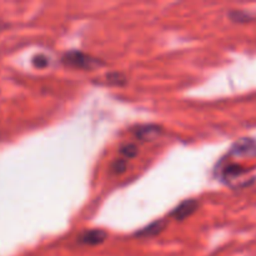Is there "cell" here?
<instances>
[{
  "label": "cell",
  "instance_id": "5b68a950",
  "mask_svg": "<svg viewBox=\"0 0 256 256\" xmlns=\"http://www.w3.org/2000/svg\"><path fill=\"white\" fill-rule=\"evenodd\" d=\"M166 226V222L165 220H156V222H152L148 226L142 228L140 232H138L135 234V236L138 238H152L159 235L160 232H162V230Z\"/></svg>",
  "mask_w": 256,
  "mask_h": 256
},
{
  "label": "cell",
  "instance_id": "277c9868",
  "mask_svg": "<svg viewBox=\"0 0 256 256\" xmlns=\"http://www.w3.org/2000/svg\"><path fill=\"white\" fill-rule=\"evenodd\" d=\"M162 134V128L158 125L146 124V125H140L136 129L134 130V135L138 139L142 140V142H150V140L155 139Z\"/></svg>",
  "mask_w": 256,
  "mask_h": 256
},
{
  "label": "cell",
  "instance_id": "8992f818",
  "mask_svg": "<svg viewBox=\"0 0 256 256\" xmlns=\"http://www.w3.org/2000/svg\"><path fill=\"white\" fill-rule=\"evenodd\" d=\"M234 152L239 155H255L256 144L252 140H242L235 145Z\"/></svg>",
  "mask_w": 256,
  "mask_h": 256
},
{
  "label": "cell",
  "instance_id": "30bf717a",
  "mask_svg": "<svg viewBox=\"0 0 256 256\" xmlns=\"http://www.w3.org/2000/svg\"><path fill=\"white\" fill-rule=\"evenodd\" d=\"M230 19L235 22H252V15L248 14V12H242V10H236V12H232L229 14Z\"/></svg>",
  "mask_w": 256,
  "mask_h": 256
},
{
  "label": "cell",
  "instance_id": "7c38bea8",
  "mask_svg": "<svg viewBox=\"0 0 256 256\" xmlns=\"http://www.w3.org/2000/svg\"><path fill=\"white\" fill-rule=\"evenodd\" d=\"M126 162L122 159H116L114 162H112V172H116V174H122V172H124L125 170H126Z\"/></svg>",
  "mask_w": 256,
  "mask_h": 256
},
{
  "label": "cell",
  "instance_id": "6da1fadb",
  "mask_svg": "<svg viewBox=\"0 0 256 256\" xmlns=\"http://www.w3.org/2000/svg\"><path fill=\"white\" fill-rule=\"evenodd\" d=\"M62 62L66 66L79 70H92L104 65V62L100 59L92 58V55H88L79 50H72V52H65L62 58Z\"/></svg>",
  "mask_w": 256,
  "mask_h": 256
},
{
  "label": "cell",
  "instance_id": "9c48e42d",
  "mask_svg": "<svg viewBox=\"0 0 256 256\" xmlns=\"http://www.w3.org/2000/svg\"><path fill=\"white\" fill-rule=\"evenodd\" d=\"M106 82L110 85H124L126 82V78L122 72H109L106 74Z\"/></svg>",
  "mask_w": 256,
  "mask_h": 256
},
{
  "label": "cell",
  "instance_id": "7a4b0ae2",
  "mask_svg": "<svg viewBox=\"0 0 256 256\" xmlns=\"http://www.w3.org/2000/svg\"><path fill=\"white\" fill-rule=\"evenodd\" d=\"M198 208H199V202L195 199H188L180 202L176 208L172 212L170 216L174 218L178 222H184L185 219L190 218L196 212Z\"/></svg>",
  "mask_w": 256,
  "mask_h": 256
},
{
  "label": "cell",
  "instance_id": "8fae6325",
  "mask_svg": "<svg viewBox=\"0 0 256 256\" xmlns=\"http://www.w3.org/2000/svg\"><path fill=\"white\" fill-rule=\"evenodd\" d=\"M32 64L38 69H44V68H46L49 65V59L45 55H36L32 59Z\"/></svg>",
  "mask_w": 256,
  "mask_h": 256
},
{
  "label": "cell",
  "instance_id": "52a82bcc",
  "mask_svg": "<svg viewBox=\"0 0 256 256\" xmlns=\"http://www.w3.org/2000/svg\"><path fill=\"white\" fill-rule=\"evenodd\" d=\"M245 172V170L242 166L236 164H232L229 166L225 168L224 170V176L225 179H232V178H238L240 175H242Z\"/></svg>",
  "mask_w": 256,
  "mask_h": 256
},
{
  "label": "cell",
  "instance_id": "ba28073f",
  "mask_svg": "<svg viewBox=\"0 0 256 256\" xmlns=\"http://www.w3.org/2000/svg\"><path fill=\"white\" fill-rule=\"evenodd\" d=\"M138 152H139V149L135 144H125L120 148V154L126 159H132V158L136 156Z\"/></svg>",
  "mask_w": 256,
  "mask_h": 256
},
{
  "label": "cell",
  "instance_id": "3957f363",
  "mask_svg": "<svg viewBox=\"0 0 256 256\" xmlns=\"http://www.w3.org/2000/svg\"><path fill=\"white\" fill-rule=\"evenodd\" d=\"M106 238L108 234L104 230L92 229L82 232V234L78 238V240H79L80 244L89 245V246H96V245L102 244V242L106 240Z\"/></svg>",
  "mask_w": 256,
  "mask_h": 256
}]
</instances>
